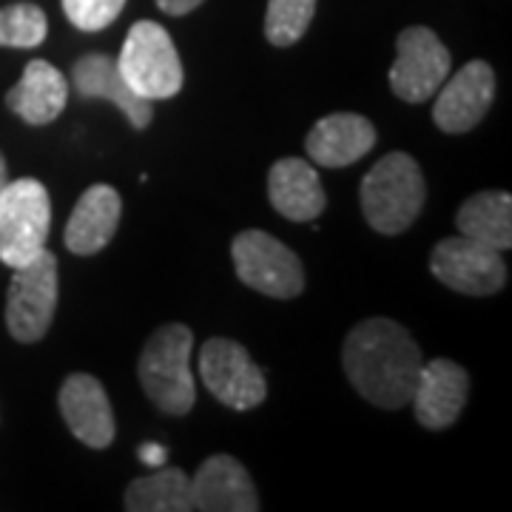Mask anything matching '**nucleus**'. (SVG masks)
Masks as SVG:
<instances>
[{
	"instance_id": "obj_1",
	"label": "nucleus",
	"mask_w": 512,
	"mask_h": 512,
	"mask_svg": "<svg viewBox=\"0 0 512 512\" xmlns=\"http://www.w3.org/2000/svg\"><path fill=\"white\" fill-rule=\"evenodd\" d=\"M342 365L359 396L382 410H399L413 399L424 359L399 322L376 316L350 330Z\"/></svg>"
},
{
	"instance_id": "obj_2",
	"label": "nucleus",
	"mask_w": 512,
	"mask_h": 512,
	"mask_svg": "<svg viewBox=\"0 0 512 512\" xmlns=\"http://www.w3.org/2000/svg\"><path fill=\"white\" fill-rule=\"evenodd\" d=\"M359 197L370 228L396 237L407 231L421 214L427 200V185L419 163L404 151H393L367 171Z\"/></svg>"
},
{
	"instance_id": "obj_3",
	"label": "nucleus",
	"mask_w": 512,
	"mask_h": 512,
	"mask_svg": "<svg viewBox=\"0 0 512 512\" xmlns=\"http://www.w3.org/2000/svg\"><path fill=\"white\" fill-rule=\"evenodd\" d=\"M191 350H194V333L174 322L154 330L140 353L137 373L143 390L151 404L168 416H185L197 402Z\"/></svg>"
},
{
	"instance_id": "obj_4",
	"label": "nucleus",
	"mask_w": 512,
	"mask_h": 512,
	"mask_svg": "<svg viewBox=\"0 0 512 512\" xmlns=\"http://www.w3.org/2000/svg\"><path fill=\"white\" fill-rule=\"evenodd\" d=\"M52 228V200L46 185L32 177L3 185L0 191V262L12 271L46 251Z\"/></svg>"
},
{
	"instance_id": "obj_5",
	"label": "nucleus",
	"mask_w": 512,
	"mask_h": 512,
	"mask_svg": "<svg viewBox=\"0 0 512 512\" xmlns=\"http://www.w3.org/2000/svg\"><path fill=\"white\" fill-rule=\"evenodd\" d=\"M117 66L131 92L140 94L148 103L168 100L183 89L185 74L177 46L154 20H140L128 29Z\"/></svg>"
},
{
	"instance_id": "obj_6",
	"label": "nucleus",
	"mask_w": 512,
	"mask_h": 512,
	"mask_svg": "<svg viewBox=\"0 0 512 512\" xmlns=\"http://www.w3.org/2000/svg\"><path fill=\"white\" fill-rule=\"evenodd\" d=\"M231 256L239 279L265 296L293 299L305 288V271L299 256L265 231H242L231 245Z\"/></svg>"
},
{
	"instance_id": "obj_7",
	"label": "nucleus",
	"mask_w": 512,
	"mask_h": 512,
	"mask_svg": "<svg viewBox=\"0 0 512 512\" xmlns=\"http://www.w3.org/2000/svg\"><path fill=\"white\" fill-rule=\"evenodd\" d=\"M57 311V256L43 251L29 265L15 268L9 299H6V328L9 333L32 345L52 328Z\"/></svg>"
},
{
	"instance_id": "obj_8",
	"label": "nucleus",
	"mask_w": 512,
	"mask_h": 512,
	"mask_svg": "<svg viewBox=\"0 0 512 512\" xmlns=\"http://www.w3.org/2000/svg\"><path fill=\"white\" fill-rule=\"evenodd\" d=\"M200 379L208 393L231 410H254L268 396L262 370L248 350L231 339H208L202 345Z\"/></svg>"
},
{
	"instance_id": "obj_9",
	"label": "nucleus",
	"mask_w": 512,
	"mask_h": 512,
	"mask_svg": "<svg viewBox=\"0 0 512 512\" xmlns=\"http://www.w3.org/2000/svg\"><path fill=\"white\" fill-rule=\"evenodd\" d=\"M430 271L447 288L467 296H493L507 282L501 251L464 234L441 239L430 254Z\"/></svg>"
},
{
	"instance_id": "obj_10",
	"label": "nucleus",
	"mask_w": 512,
	"mask_h": 512,
	"mask_svg": "<svg viewBox=\"0 0 512 512\" xmlns=\"http://www.w3.org/2000/svg\"><path fill=\"white\" fill-rule=\"evenodd\" d=\"M453 69V60L439 35L427 26H410L396 40V63L390 86L404 103H424L439 92Z\"/></svg>"
},
{
	"instance_id": "obj_11",
	"label": "nucleus",
	"mask_w": 512,
	"mask_h": 512,
	"mask_svg": "<svg viewBox=\"0 0 512 512\" xmlns=\"http://www.w3.org/2000/svg\"><path fill=\"white\" fill-rule=\"evenodd\" d=\"M495 97V72L484 60H470L453 77L441 83L433 120L447 134H464L476 128L490 111Z\"/></svg>"
},
{
	"instance_id": "obj_12",
	"label": "nucleus",
	"mask_w": 512,
	"mask_h": 512,
	"mask_svg": "<svg viewBox=\"0 0 512 512\" xmlns=\"http://www.w3.org/2000/svg\"><path fill=\"white\" fill-rule=\"evenodd\" d=\"M470 393V376L467 370L450 359H433L424 362L413 390V410L416 419L430 430H444L461 416Z\"/></svg>"
},
{
	"instance_id": "obj_13",
	"label": "nucleus",
	"mask_w": 512,
	"mask_h": 512,
	"mask_svg": "<svg viewBox=\"0 0 512 512\" xmlns=\"http://www.w3.org/2000/svg\"><path fill=\"white\" fill-rule=\"evenodd\" d=\"M191 507L202 512H256L259 498L237 458L211 456L191 476Z\"/></svg>"
},
{
	"instance_id": "obj_14",
	"label": "nucleus",
	"mask_w": 512,
	"mask_h": 512,
	"mask_svg": "<svg viewBox=\"0 0 512 512\" xmlns=\"http://www.w3.org/2000/svg\"><path fill=\"white\" fill-rule=\"evenodd\" d=\"M60 413L77 439L92 450L114 441V413L103 384L89 373H72L60 387Z\"/></svg>"
},
{
	"instance_id": "obj_15",
	"label": "nucleus",
	"mask_w": 512,
	"mask_h": 512,
	"mask_svg": "<svg viewBox=\"0 0 512 512\" xmlns=\"http://www.w3.org/2000/svg\"><path fill=\"white\" fill-rule=\"evenodd\" d=\"M123 202L111 185H92L74 205L72 217L66 222V248L77 256L100 254L111 237L117 234Z\"/></svg>"
},
{
	"instance_id": "obj_16",
	"label": "nucleus",
	"mask_w": 512,
	"mask_h": 512,
	"mask_svg": "<svg viewBox=\"0 0 512 512\" xmlns=\"http://www.w3.org/2000/svg\"><path fill=\"white\" fill-rule=\"evenodd\" d=\"M376 146V128L362 114H328L311 128L305 151L308 157L325 168H342L362 160Z\"/></svg>"
},
{
	"instance_id": "obj_17",
	"label": "nucleus",
	"mask_w": 512,
	"mask_h": 512,
	"mask_svg": "<svg viewBox=\"0 0 512 512\" xmlns=\"http://www.w3.org/2000/svg\"><path fill=\"white\" fill-rule=\"evenodd\" d=\"M74 89L86 100H109L126 114V120L134 128H148L154 109L140 94L131 92L126 77L120 74V66L106 55H86L74 63L72 69Z\"/></svg>"
},
{
	"instance_id": "obj_18",
	"label": "nucleus",
	"mask_w": 512,
	"mask_h": 512,
	"mask_svg": "<svg viewBox=\"0 0 512 512\" xmlns=\"http://www.w3.org/2000/svg\"><path fill=\"white\" fill-rule=\"evenodd\" d=\"M268 200L285 220L293 222L316 220L328 205L316 168L308 160H299V157H285L271 168Z\"/></svg>"
},
{
	"instance_id": "obj_19",
	"label": "nucleus",
	"mask_w": 512,
	"mask_h": 512,
	"mask_svg": "<svg viewBox=\"0 0 512 512\" xmlns=\"http://www.w3.org/2000/svg\"><path fill=\"white\" fill-rule=\"evenodd\" d=\"M69 100V80L46 60H32L20 83L6 94V106L29 126L55 123Z\"/></svg>"
},
{
	"instance_id": "obj_20",
	"label": "nucleus",
	"mask_w": 512,
	"mask_h": 512,
	"mask_svg": "<svg viewBox=\"0 0 512 512\" xmlns=\"http://www.w3.org/2000/svg\"><path fill=\"white\" fill-rule=\"evenodd\" d=\"M456 225L464 237L507 251L512 245V197L507 191H481L458 208Z\"/></svg>"
},
{
	"instance_id": "obj_21",
	"label": "nucleus",
	"mask_w": 512,
	"mask_h": 512,
	"mask_svg": "<svg viewBox=\"0 0 512 512\" xmlns=\"http://www.w3.org/2000/svg\"><path fill=\"white\" fill-rule=\"evenodd\" d=\"M128 512H191V476L177 467H157L126 490Z\"/></svg>"
},
{
	"instance_id": "obj_22",
	"label": "nucleus",
	"mask_w": 512,
	"mask_h": 512,
	"mask_svg": "<svg viewBox=\"0 0 512 512\" xmlns=\"http://www.w3.org/2000/svg\"><path fill=\"white\" fill-rule=\"evenodd\" d=\"M49 35V20L35 3H15L0 9V46L35 49Z\"/></svg>"
},
{
	"instance_id": "obj_23",
	"label": "nucleus",
	"mask_w": 512,
	"mask_h": 512,
	"mask_svg": "<svg viewBox=\"0 0 512 512\" xmlns=\"http://www.w3.org/2000/svg\"><path fill=\"white\" fill-rule=\"evenodd\" d=\"M313 15H316V0H268L265 37L274 46H293L308 32Z\"/></svg>"
},
{
	"instance_id": "obj_24",
	"label": "nucleus",
	"mask_w": 512,
	"mask_h": 512,
	"mask_svg": "<svg viewBox=\"0 0 512 512\" xmlns=\"http://www.w3.org/2000/svg\"><path fill=\"white\" fill-rule=\"evenodd\" d=\"M126 0H63V12L80 32H100L120 18Z\"/></svg>"
},
{
	"instance_id": "obj_25",
	"label": "nucleus",
	"mask_w": 512,
	"mask_h": 512,
	"mask_svg": "<svg viewBox=\"0 0 512 512\" xmlns=\"http://www.w3.org/2000/svg\"><path fill=\"white\" fill-rule=\"evenodd\" d=\"M137 456L140 461L151 467V470H157V467H163L165 458H168V450H165L163 444H157V441H146V444H140L137 447Z\"/></svg>"
},
{
	"instance_id": "obj_26",
	"label": "nucleus",
	"mask_w": 512,
	"mask_h": 512,
	"mask_svg": "<svg viewBox=\"0 0 512 512\" xmlns=\"http://www.w3.org/2000/svg\"><path fill=\"white\" fill-rule=\"evenodd\" d=\"M202 0H157V6L163 9L165 15H174V18H180V15H188V12H194L197 6H200Z\"/></svg>"
},
{
	"instance_id": "obj_27",
	"label": "nucleus",
	"mask_w": 512,
	"mask_h": 512,
	"mask_svg": "<svg viewBox=\"0 0 512 512\" xmlns=\"http://www.w3.org/2000/svg\"><path fill=\"white\" fill-rule=\"evenodd\" d=\"M9 183V177H6V160H3V154H0V191H3V185Z\"/></svg>"
}]
</instances>
